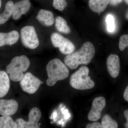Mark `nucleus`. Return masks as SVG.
<instances>
[{"label":"nucleus","instance_id":"1","mask_svg":"<svg viewBox=\"0 0 128 128\" xmlns=\"http://www.w3.org/2000/svg\"><path fill=\"white\" fill-rule=\"evenodd\" d=\"M95 53L93 44L90 42H86L79 50L66 56L64 62L69 68L74 70L80 65L88 64L91 62Z\"/></svg>","mask_w":128,"mask_h":128},{"label":"nucleus","instance_id":"2","mask_svg":"<svg viewBox=\"0 0 128 128\" xmlns=\"http://www.w3.org/2000/svg\"><path fill=\"white\" fill-rule=\"evenodd\" d=\"M48 76L46 84L48 86H52L58 81L64 80L68 77V69L66 65L58 59L51 60L46 66Z\"/></svg>","mask_w":128,"mask_h":128},{"label":"nucleus","instance_id":"3","mask_svg":"<svg viewBox=\"0 0 128 128\" xmlns=\"http://www.w3.org/2000/svg\"><path fill=\"white\" fill-rule=\"evenodd\" d=\"M30 65V60L26 56H16L6 66V72L12 80L20 81L24 76L23 72L27 70Z\"/></svg>","mask_w":128,"mask_h":128},{"label":"nucleus","instance_id":"4","mask_svg":"<svg viewBox=\"0 0 128 128\" xmlns=\"http://www.w3.org/2000/svg\"><path fill=\"white\" fill-rule=\"evenodd\" d=\"M89 69L86 66H82L73 73L70 79V84L77 90L91 89L95 86V82L88 76Z\"/></svg>","mask_w":128,"mask_h":128},{"label":"nucleus","instance_id":"5","mask_svg":"<svg viewBox=\"0 0 128 128\" xmlns=\"http://www.w3.org/2000/svg\"><path fill=\"white\" fill-rule=\"evenodd\" d=\"M21 41L26 48L34 49L39 44V40L34 27L26 26L24 27L20 31Z\"/></svg>","mask_w":128,"mask_h":128},{"label":"nucleus","instance_id":"6","mask_svg":"<svg viewBox=\"0 0 128 128\" xmlns=\"http://www.w3.org/2000/svg\"><path fill=\"white\" fill-rule=\"evenodd\" d=\"M50 40L53 46L58 48L60 52L63 54L68 55L75 50V48L73 43L58 33L52 34Z\"/></svg>","mask_w":128,"mask_h":128},{"label":"nucleus","instance_id":"7","mask_svg":"<svg viewBox=\"0 0 128 128\" xmlns=\"http://www.w3.org/2000/svg\"><path fill=\"white\" fill-rule=\"evenodd\" d=\"M43 82L30 72L25 73L20 81L21 88L24 91L29 94H34Z\"/></svg>","mask_w":128,"mask_h":128},{"label":"nucleus","instance_id":"8","mask_svg":"<svg viewBox=\"0 0 128 128\" xmlns=\"http://www.w3.org/2000/svg\"><path fill=\"white\" fill-rule=\"evenodd\" d=\"M41 116V113L40 110L38 108H33L29 112L28 121H25L22 118H18L16 120L18 128H40L38 122Z\"/></svg>","mask_w":128,"mask_h":128},{"label":"nucleus","instance_id":"9","mask_svg":"<svg viewBox=\"0 0 128 128\" xmlns=\"http://www.w3.org/2000/svg\"><path fill=\"white\" fill-rule=\"evenodd\" d=\"M106 104V100L103 97H98L94 98L92 102L91 109L88 116L89 120L96 121L100 119L101 112Z\"/></svg>","mask_w":128,"mask_h":128},{"label":"nucleus","instance_id":"10","mask_svg":"<svg viewBox=\"0 0 128 128\" xmlns=\"http://www.w3.org/2000/svg\"><path fill=\"white\" fill-rule=\"evenodd\" d=\"M18 108V104L13 99L0 100V114L2 116H11L16 113Z\"/></svg>","mask_w":128,"mask_h":128},{"label":"nucleus","instance_id":"11","mask_svg":"<svg viewBox=\"0 0 128 128\" xmlns=\"http://www.w3.org/2000/svg\"><path fill=\"white\" fill-rule=\"evenodd\" d=\"M108 72L113 78H116L119 74L120 63L119 57L116 54H110L106 61Z\"/></svg>","mask_w":128,"mask_h":128},{"label":"nucleus","instance_id":"12","mask_svg":"<svg viewBox=\"0 0 128 128\" xmlns=\"http://www.w3.org/2000/svg\"><path fill=\"white\" fill-rule=\"evenodd\" d=\"M30 6V0H22L16 2L14 4L12 18L15 20H18L22 15L28 12Z\"/></svg>","mask_w":128,"mask_h":128},{"label":"nucleus","instance_id":"13","mask_svg":"<svg viewBox=\"0 0 128 128\" xmlns=\"http://www.w3.org/2000/svg\"><path fill=\"white\" fill-rule=\"evenodd\" d=\"M19 38L18 32L13 30L8 33H0V46L9 45L12 46L16 44Z\"/></svg>","mask_w":128,"mask_h":128},{"label":"nucleus","instance_id":"14","mask_svg":"<svg viewBox=\"0 0 128 128\" xmlns=\"http://www.w3.org/2000/svg\"><path fill=\"white\" fill-rule=\"evenodd\" d=\"M36 18L42 25L46 26H52L54 22V17L52 12L44 9L38 12Z\"/></svg>","mask_w":128,"mask_h":128},{"label":"nucleus","instance_id":"15","mask_svg":"<svg viewBox=\"0 0 128 128\" xmlns=\"http://www.w3.org/2000/svg\"><path fill=\"white\" fill-rule=\"evenodd\" d=\"M10 80L7 73L0 72V98H2L7 94L10 89Z\"/></svg>","mask_w":128,"mask_h":128},{"label":"nucleus","instance_id":"16","mask_svg":"<svg viewBox=\"0 0 128 128\" xmlns=\"http://www.w3.org/2000/svg\"><path fill=\"white\" fill-rule=\"evenodd\" d=\"M110 0H89V6L92 11L100 13L105 10Z\"/></svg>","mask_w":128,"mask_h":128},{"label":"nucleus","instance_id":"17","mask_svg":"<svg viewBox=\"0 0 128 128\" xmlns=\"http://www.w3.org/2000/svg\"><path fill=\"white\" fill-rule=\"evenodd\" d=\"M14 4L11 0L8 2L5 6L4 11L0 15V24H4L8 21L13 14Z\"/></svg>","mask_w":128,"mask_h":128},{"label":"nucleus","instance_id":"18","mask_svg":"<svg viewBox=\"0 0 128 128\" xmlns=\"http://www.w3.org/2000/svg\"><path fill=\"white\" fill-rule=\"evenodd\" d=\"M55 26L58 32L65 34L70 32V28L67 25L66 20L62 17L58 16L55 19Z\"/></svg>","mask_w":128,"mask_h":128},{"label":"nucleus","instance_id":"19","mask_svg":"<svg viewBox=\"0 0 128 128\" xmlns=\"http://www.w3.org/2000/svg\"><path fill=\"white\" fill-rule=\"evenodd\" d=\"M0 128H17L18 126L10 116L5 115L0 118Z\"/></svg>","mask_w":128,"mask_h":128},{"label":"nucleus","instance_id":"20","mask_svg":"<svg viewBox=\"0 0 128 128\" xmlns=\"http://www.w3.org/2000/svg\"><path fill=\"white\" fill-rule=\"evenodd\" d=\"M103 128H117L118 124L108 114H105L102 118L101 123Z\"/></svg>","mask_w":128,"mask_h":128},{"label":"nucleus","instance_id":"21","mask_svg":"<svg viewBox=\"0 0 128 128\" xmlns=\"http://www.w3.org/2000/svg\"><path fill=\"white\" fill-rule=\"evenodd\" d=\"M107 29L109 32H113L115 29V22L114 18L113 16L111 14L108 15L106 18Z\"/></svg>","mask_w":128,"mask_h":128},{"label":"nucleus","instance_id":"22","mask_svg":"<svg viewBox=\"0 0 128 128\" xmlns=\"http://www.w3.org/2000/svg\"><path fill=\"white\" fill-rule=\"evenodd\" d=\"M67 5L66 0H54L53 6L56 10L60 11L64 10Z\"/></svg>","mask_w":128,"mask_h":128},{"label":"nucleus","instance_id":"23","mask_svg":"<svg viewBox=\"0 0 128 128\" xmlns=\"http://www.w3.org/2000/svg\"><path fill=\"white\" fill-rule=\"evenodd\" d=\"M128 47V34H124L120 37L119 40V48L121 51Z\"/></svg>","mask_w":128,"mask_h":128},{"label":"nucleus","instance_id":"24","mask_svg":"<svg viewBox=\"0 0 128 128\" xmlns=\"http://www.w3.org/2000/svg\"><path fill=\"white\" fill-rule=\"evenodd\" d=\"M86 128H102V124L98 122H96L92 124H89L86 126Z\"/></svg>","mask_w":128,"mask_h":128},{"label":"nucleus","instance_id":"25","mask_svg":"<svg viewBox=\"0 0 128 128\" xmlns=\"http://www.w3.org/2000/svg\"><path fill=\"white\" fill-rule=\"evenodd\" d=\"M122 0H110V3L112 6H116L122 2Z\"/></svg>","mask_w":128,"mask_h":128},{"label":"nucleus","instance_id":"26","mask_svg":"<svg viewBox=\"0 0 128 128\" xmlns=\"http://www.w3.org/2000/svg\"><path fill=\"white\" fill-rule=\"evenodd\" d=\"M124 115L127 120L126 124H124L125 128H128V109L125 110L124 112Z\"/></svg>","mask_w":128,"mask_h":128},{"label":"nucleus","instance_id":"27","mask_svg":"<svg viewBox=\"0 0 128 128\" xmlns=\"http://www.w3.org/2000/svg\"><path fill=\"white\" fill-rule=\"evenodd\" d=\"M124 99L128 102V86L126 88L124 92Z\"/></svg>","mask_w":128,"mask_h":128},{"label":"nucleus","instance_id":"28","mask_svg":"<svg viewBox=\"0 0 128 128\" xmlns=\"http://www.w3.org/2000/svg\"><path fill=\"white\" fill-rule=\"evenodd\" d=\"M57 114L56 111H54V112L51 114V116L50 118V119L54 120L56 119L57 116Z\"/></svg>","mask_w":128,"mask_h":128},{"label":"nucleus","instance_id":"29","mask_svg":"<svg viewBox=\"0 0 128 128\" xmlns=\"http://www.w3.org/2000/svg\"><path fill=\"white\" fill-rule=\"evenodd\" d=\"M63 119L61 120H60V121H58L57 122V124H62V127H64V122L63 121Z\"/></svg>","mask_w":128,"mask_h":128},{"label":"nucleus","instance_id":"30","mask_svg":"<svg viewBox=\"0 0 128 128\" xmlns=\"http://www.w3.org/2000/svg\"><path fill=\"white\" fill-rule=\"evenodd\" d=\"M70 114L69 113H68L67 114H65L64 115V119L66 120H68L70 118Z\"/></svg>","mask_w":128,"mask_h":128},{"label":"nucleus","instance_id":"31","mask_svg":"<svg viewBox=\"0 0 128 128\" xmlns=\"http://www.w3.org/2000/svg\"><path fill=\"white\" fill-rule=\"evenodd\" d=\"M68 112V110L67 109H65L64 111L62 112V114H64V115H65Z\"/></svg>","mask_w":128,"mask_h":128},{"label":"nucleus","instance_id":"32","mask_svg":"<svg viewBox=\"0 0 128 128\" xmlns=\"http://www.w3.org/2000/svg\"><path fill=\"white\" fill-rule=\"evenodd\" d=\"M126 18H127V19L128 20V10L127 12V13H126Z\"/></svg>","mask_w":128,"mask_h":128},{"label":"nucleus","instance_id":"33","mask_svg":"<svg viewBox=\"0 0 128 128\" xmlns=\"http://www.w3.org/2000/svg\"><path fill=\"white\" fill-rule=\"evenodd\" d=\"M124 1L126 2V4L128 5V0H124Z\"/></svg>","mask_w":128,"mask_h":128},{"label":"nucleus","instance_id":"34","mask_svg":"<svg viewBox=\"0 0 128 128\" xmlns=\"http://www.w3.org/2000/svg\"><path fill=\"white\" fill-rule=\"evenodd\" d=\"M2 0H0V7H1Z\"/></svg>","mask_w":128,"mask_h":128}]
</instances>
